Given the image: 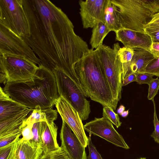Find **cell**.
I'll use <instances>...</instances> for the list:
<instances>
[{"label":"cell","mask_w":159,"mask_h":159,"mask_svg":"<svg viewBox=\"0 0 159 159\" xmlns=\"http://www.w3.org/2000/svg\"><path fill=\"white\" fill-rule=\"evenodd\" d=\"M30 25L29 36L22 38L32 49L40 65L59 70L81 86L76 63L89 49L77 35L67 16L48 0H23Z\"/></svg>","instance_id":"cell-1"},{"label":"cell","mask_w":159,"mask_h":159,"mask_svg":"<svg viewBox=\"0 0 159 159\" xmlns=\"http://www.w3.org/2000/svg\"><path fill=\"white\" fill-rule=\"evenodd\" d=\"M38 66L32 80L7 82L3 89L12 99L28 108H52L59 97L55 76L51 70Z\"/></svg>","instance_id":"cell-2"},{"label":"cell","mask_w":159,"mask_h":159,"mask_svg":"<svg viewBox=\"0 0 159 159\" xmlns=\"http://www.w3.org/2000/svg\"><path fill=\"white\" fill-rule=\"evenodd\" d=\"M75 69L87 97L103 106L115 110L114 101L100 59L95 49H89L76 64Z\"/></svg>","instance_id":"cell-3"},{"label":"cell","mask_w":159,"mask_h":159,"mask_svg":"<svg viewBox=\"0 0 159 159\" xmlns=\"http://www.w3.org/2000/svg\"><path fill=\"white\" fill-rule=\"evenodd\" d=\"M120 48L118 43L112 48L103 44L95 49L103 68L114 101L117 104L121 98L122 64L118 55Z\"/></svg>","instance_id":"cell-4"},{"label":"cell","mask_w":159,"mask_h":159,"mask_svg":"<svg viewBox=\"0 0 159 159\" xmlns=\"http://www.w3.org/2000/svg\"><path fill=\"white\" fill-rule=\"evenodd\" d=\"M59 96L64 98L78 112L82 120L88 119L91 112L90 102L82 88L62 71L54 70Z\"/></svg>","instance_id":"cell-5"},{"label":"cell","mask_w":159,"mask_h":159,"mask_svg":"<svg viewBox=\"0 0 159 159\" xmlns=\"http://www.w3.org/2000/svg\"><path fill=\"white\" fill-rule=\"evenodd\" d=\"M39 69L37 65L26 58L13 55H1L0 83L5 84L7 82L31 80Z\"/></svg>","instance_id":"cell-6"},{"label":"cell","mask_w":159,"mask_h":159,"mask_svg":"<svg viewBox=\"0 0 159 159\" xmlns=\"http://www.w3.org/2000/svg\"><path fill=\"white\" fill-rule=\"evenodd\" d=\"M0 25L22 38L30 36V25L23 0H0Z\"/></svg>","instance_id":"cell-7"},{"label":"cell","mask_w":159,"mask_h":159,"mask_svg":"<svg viewBox=\"0 0 159 159\" xmlns=\"http://www.w3.org/2000/svg\"><path fill=\"white\" fill-rule=\"evenodd\" d=\"M117 7L120 16L123 28L144 32L146 26L153 15L139 0H111Z\"/></svg>","instance_id":"cell-8"},{"label":"cell","mask_w":159,"mask_h":159,"mask_svg":"<svg viewBox=\"0 0 159 159\" xmlns=\"http://www.w3.org/2000/svg\"><path fill=\"white\" fill-rule=\"evenodd\" d=\"M3 55L23 57L40 65L39 58L22 37L0 25V56Z\"/></svg>","instance_id":"cell-9"},{"label":"cell","mask_w":159,"mask_h":159,"mask_svg":"<svg viewBox=\"0 0 159 159\" xmlns=\"http://www.w3.org/2000/svg\"><path fill=\"white\" fill-rule=\"evenodd\" d=\"M55 105L62 120L67 123L82 144L86 148L88 137L85 134L82 120L78 112L62 96H59Z\"/></svg>","instance_id":"cell-10"},{"label":"cell","mask_w":159,"mask_h":159,"mask_svg":"<svg viewBox=\"0 0 159 159\" xmlns=\"http://www.w3.org/2000/svg\"><path fill=\"white\" fill-rule=\"evenodd\" d=\"M84 130L98 136L113 144L125 149L129 148L121 135L114 128L108 119L102 117L94 119L84 125Z\"/></svg>","instance_id":"cell-11"},{"label":"cell","mask_w":159,"mask_h":159,"mask_svg":"<svg viewBox=\"0 0 159 159\" xmlns=\"http://www.w3.org/2000/svg\"><path fill=\"white\" fill-rule=\"evenodd\" d=\"M106 0H80V14L83 27L93 28L100 21H103Z\"/></svg>","instance_id":"cell-12"},{"label":"cell","mask_w":159,"mask_h":159,"mask_svg":"<svg viewBox=\"0 0 159 159\" xmlns=\"http://www.w3.org/2000/svg\"><path fill=\"white\" fill-rule=\"evenodd\" d=\"M60 148L70 159H87L85 148L64 121L62 120L60 133Z\"/></svg>","instance_id":"cell-13"},{"label":"cell","mask_w":159,"mask_h":159,"mask_svg":"<svg viewBox=\"0 0 159 159\" xmlns=\"http://www.w3.org/2000/svg\"><path fill=\"white\" fill-rule=\"evenodd\" d=\"M115 33L116 40L121 42L124 47L150 51L152 41L150 37L144 32L123 28Z\"/></svg>","instance_id":"cell-14"},{"label":"cell","mask_w":159,"mask_h":159,"mask_svg":"<svg viewBox=\"0 0 159 159\" xmlns=\"http://www.w3.org/2000/svg\"><path fill=\"white\" fill-rule=\"evenodd\" d=\"M133 49L134 53L131 61L122 65V82L125 78L132 73L145 72L148 65L154 58L150 51L138 48Z\"/></svg>","instance_id":"cell-15"},{"label":"cell","mask_w":159,"mask_h":159,"mask_svg":"<svg viewBox=\"0 0 159 159\" xmlns=\"http://www.w3.org/2000/svg\"><path fill=\"white\" fill-rule=\"evenodd\" d=\"M39 146L43 153L46 154L61 149L57 143L58 128L54 122H41Z\"/></svg>","instance_id":"cell-16"},{"label":"cell","mask_w":159,"mask_h":159,"mask_svg":"<svg viewBox=\"0 0 159 159\" xmlns=\"http://www.w3.org/2000/svg\"><path fill=\"white\" fill-rule=\"evenodd\" d=\"M43 153L40 147L19 138L14 143L7 159H39Z\"/></svg>","instance_id":"cell-17"},{"label":"cell","mask_w":159,"mask_h":159,"mask_svg":"<svg viewBox=\"0 0 159 159\" xmlns=\"http://www.w3.org/2000/svg\"><path fill=\"white\" fill-rule=\"evenodd\" d=\"M28 108L12 99L0 87V121L16 115Z\"/></svg>","instance_id":"cell-18"},{"label":"cell","mask_w":159,"mask_h":159,"mask_svg":"<svg viewBox=\"0 0 159 159\" xmlns=\"http://www.w3.org/2000/svg\"><path fill=\"white\" fill-rule=\"evenodd\" d=\"M32 110L33 109L28 108L16 115L0 121V137L21 131L24 121Z\"/></svg>","instance_id":"cell-19"},{"label":"cell","mask_w":159,"mask_h":159,"mask_svg":"<svg viewBox=\"0 0 159 159\" xmlns=\"http://www.w3.org/2000/svg\"><path fill=\"white\" fill-rule=\"evenodd\" d=\"M103 22L111 31L115 32L123 28L122 20L118 9L111 0H106Z\"/></svg>","instance_id":"cell-20"},{"label":"cell","mask_w":159,"mask_h":159,"mask_svg":"<svg viewBox=\"0 0 159 159\" xmlns=\"http://www.w3.org/2000/svg\"><path fill=\"white\" fill-rule=\"evenodd\" d=\"M58 111L51 108L45 109H33L30 115L25 120L24 122L26 124L45 122L52 123L57 120Z\"/></svg>","instance_id":"cell-21"},{"label":"cell","mask_w":159,"mask_h":159,"mask_svg":"<svg viewBox=\"0 0 159 159\" xmlns=\"http://www.w3.org/2000/svg\"><path fill=\"white\" fill-rule=\"evenodd\" d=\"M111 30L103 21L99 22L93 29L90 44L96 49L103 45L104 39Z\"/></svg>","instance_id":"cell-22"},{"label":"cell","mask_w":159,"mask_h":159,"mask_svg":"<svg viewBox=\"0 0 159 159\" xmlns=\"http://www.w3.org/2000/svg\"><path fill=\"white\" fill-rule=\"evenodd\" d=\"M102 116L103 117L108 119L116 125L117 128L121 126L122 122L120 120L118 115L115 112L111 107L108 106H103Z\"/></svg>","instance_id":"cell-23"},{"label":"cell","mask_w":159,"mask_h":159,"mask_svg":"<svg viewBox=\"0 0 159 159\" xmlns=\"http://www.w3.org/2000/svg\"><path fill=\"white\" fill-rule=\"evenodd\" d=\"M118 53L121 64L123 65L128 63L131 61L134 52L133 49L124 47L120 48Z\"/></svg>","instance_id":"cell-24"},{"label":"cell","mask_w":159,"mask_h":159,"mask_svg":"<svg viewBox=\"0 0 159 159\" xmlns=\"http://www.w3.org/2000/svg\"><path fill=\"white\" fill-rule=\"evenodd\" d=\"M21 135V131L16 132L0 137V148L7 146L15 142Z\"/></svg>","instance_id":"cell-25"},{"label":"cell","mask_w":159,"mask_h":159,"mask_svg":"<svg viewBox=\"0 0 159 159\" xmlns=\"http://www.w3.org/2000/svg\"><path fill=\"white\" fill-rule=\"evenodd\" d=\"M144 30L150 37L152 43H159V26L146 25Z\"/></svg>","instance_id":"cell-26"},{"label":"cell","mask_w":159,"mask_h":159,"mask_svg":"<svg viewBox=\"0 0 159 159\" xmlns=\"http://www.w3.org/2000/svg\"><path fill=\"white\" fill-rule=\"evenodd\" d=\"M39 159H70L61 148L59 150L46 154L43 153Z\"/></svg>","instance_id":"cell-27"},{"label":"cell","mask_w":159,"mask_h":159,"mask_svg":"<svg viewBox=\"0 0 159 159\" xmlns=\"http://www.w3.org/2000/svg\"><path fill=\"white\" fill-rule=\"evenodd\" d=\"M145 72L159 77V57L152 60L147 66Z\"/></svg>","instance_id":"cell-28"},{"label":"cell","mask_w":159,"mask_h":159,"mask_svg":"<svg viewBox=\"0 0 159 159\" xmlns=\"http://www.w3.org/2000/svg\"><path fill=\"white\" fill-rule=\"evenodd\" d=\"M143 6L153 15L159 13V0H139Z\"/></svg>","instance_id":"cell-29"},{"label":"cell","mask_w":159,"mask_h":159,"mask_svg":"<svg viewBox=\"0 0 159 159\" xmlns=\"http://www.w3.org/2000/svg\"><path fill=\"white\" fill-rule=\"evenodd\" d=\"M148 98L154 101V98L157 94L159 89V79L158 78L154 79L149 84Z\"/></svg>","instance_id":"cell-30"},{"label":"cell","mask_w":159,"mask_h":159,"mask_svg":"<svg viewBox=\"0 0 159 159\" xmlns=\"http://www.w3.org/2000/svg\"><path fill=\"white\" fill-rule=\"evenodd\" d=\"M41 122L34 123L32 129L33 138L30 141L34 145L39 146Z\"/></svg>","instance_id":"cell-31"},{"label":"cell","mask_w":159,"mask_h":159,"mask_svg":"<svg viewBox=\"0 0 159 159\" xmlns=\"http://www.w3.org/2000/svg\"><path fill=\"white\" fill-rule=\"evenodd\" d=\"M33 124H26L24 123L22 127L21 135L22 139L30 141L33 138L32 129Z\"/></svg>","instance_id":"cell-32"},{"label":"cell","mask_w":159,"mask_h":159,"mask_svg":"<svg viewBox=\"0 0 159 159\" xmlns=\"http://www.w3.org/2000/svg\"><path fill=\"white\" fill-rule=\"evenodd\" d=\"M91 134H89V136L88 137L87 146L89 149V155L87 159H103L92 143L91 139Z\"/></svg>","instance_id":"cell-33"},{"label":"cell","mask_w":159,"mask_h":159,"mask_svg":"<svg viewBox=\"0 0 159 159\" xmlns=\"http://www.w3.org/2000/svg\"><path fill=\"white\" fill-rule=\"evenodd\" d=\"M153 102L154 106L153 123L154 130L151 135V136L153 138L155 142L159 144V121L157 115L155 103L154 101Z\"/></svg>","instance_id":"cell-34"},{"label":"cell","mask_w":159,"mask_h":159,"mask_svg":"<svg viewBox=\"0 0 159 159\" xmlns=\"http://www.w3.org/2000/svg\"><path fill=\"white\" fill-rule=\"evenodd\" d=\"M137 83L139 84H147L148 85L154 79L153 75L145 73H138L136 74Z\"/></svg>","instance_id":"cell-35"},{"label":"cell","mask_w":159,"mask_h":159,"mask_svg":"<svg viewBox=\"0 0 159 159\" xmlns=\"http://www.w3.org/2000/svg\"><path fill=\"white\" fill-rule=\"evenodd\" d=\"M14 143L0 148V159H7L11 152Z\"/></svg>","instance_id":"cell-36"},{"label":"cell","mask_w":159,"mask_h":159,"mask_svg":"<svg viewBox=\"0 0 159 159\" xmlns=\"http://www.w3.org/2000/svg\"><path fill=\"white\" fill-rule=\"evenodd\" d=\"M134 81H137L136 74L132 73L126 76L122 81V86H125Z\"/></svg>","instance_id":"cell-37"},{"label":"cell","mask_w":159,"mask_h":159,"mask_svg":"<svg viewBox=\"0 0 159 159\" xmlns=\"http://www.w3.org/2000/svg\"><path fill=\"white\" fill-rule=\"evenodd\" d=\"M154 58L159 57V43H152L150 50Z\"/></svg>","instance_id":"cell-38"},{"label":"cell","mask_w":159,"mask_h":159,"mask_svg":"<svg viewBox=\"0 0 159 159\" xmlns=\"http://www.w3.org/2000/svg\"><path fill=\"white\" fill-rule=\"evenodd\" d=\"M147 25L159 26V13L153 15L152 20Z\"/></svg>","instance_id":"cell-39"},{"label":"cell","mask_w":159,"mask_h":159,"mask_svg":"<svg viewBox=\"0 0 159 159\" xmlns=\"http://www.w3.org/2000/svg\"><path fill=\"white\" fill-rule=\"evenodd\" d=\"M125 107L122 105H121L117 110V112L118 114L120 115L125 111Z\"/></svg>","instance_id":"cell-40"},{"label":"cell","mask_w":159,"mask_h":159,"mask_svg":"<svg viewBox=\"0 0 159 159\" xmlns=\"http://www.w3.org/2000/svg\"><path fill=\"white\" fill-rule=\"evenodd\" d=\"M129 110L123 111L120 115L123 117H126L129 114Z\"/></svg>","instance_id":"cell-41"},{"label":"cell","mask_w":159,"mask_h":159,"mask_svg":"<svg viewBox=\"0 0 159 159\" xmlns=\"http://www.w3.org/2000/svg\"><path fill=\"white\" fill-rule=\"evenodd\" d=\"M139 159H147L145 157H141Z\"/></svg>","instance_id":"cell-42"}]
</instances>
